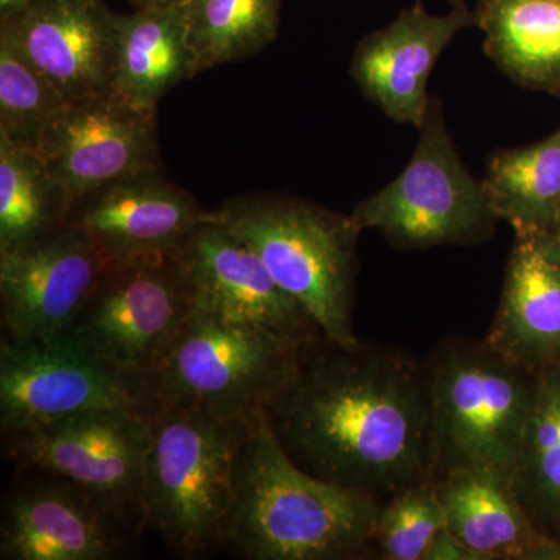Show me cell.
Returning a JSON list of instances; mask_svg holds the SVG:
<instances>
[{
  "mask_svg": "<svg viewBox=\"0 0 560 560\" xmlns=\"http://www.w3.org/2000/svg\"><path fill=\"white\" fill-rule=\"evenodd\" d=\"M261 412L279 447L319 480L382 501L431 480L425 368L399 349L323 335L302 346Z\"/></svg>",
  "mask_w": 560,
  "mask_h": 560,
  "instance_id": "6da1fadb",
  "label": "cell"
},
{
  "mask_svg": "<svg viewBox=\"0 0 560 560\" xmlns=\"http://www.w3.org/2000/svg\"><path fill=\"white\" fill-rule=\"evenodd\" d=\"M383 501L300 469L265 423L238 453L224 545L245 560H359L377 555Z\"/></svg>",
  "mask_w": 560,
  "mask_h": 560,
  "instance_id": "7a4b0ae2",
  "label": "cell"
},
{
  "mask_svg": "<svg viewBox=\"0 0 560 560\" xmlns=\"http://www.w3.org/2000/svg\"><path fill=\"white\" fill-rule=\"evenodd\" d=\"M256 422L151 407L140 530L158 534L180 559L206 558L223 547L238 453Z\"/></svg>",
  "mask_w": 560,
  "mask_h": 560,
  "instance_id": "3957f363",
  "label": "cell"
},
{
  "mask_svg": "<svg viewBox=\"0 0 560 560\" xmlns=\"http://www.w3.org/2000/svg\"><path fill=\"white\" fill-rule=\"evenodd\" d=\"M210 217L234 232L330 340L353 346L357 243L352 215L279 194L232 198Z\"/></svg>",
  "mask_w": 560,
  "mask_h": 560,
  "instance_id": "277c9868",
  "label": "cell"
},
{
  "mask_svg": "<svg viewBox=\"0 0 560 560\" xmlns=\"http://www.w3.org/2000/svg\"><path fill=\"white\" fill-rule=\"evenodd\" d=\"M430 399L431 480L485 471L512 482L536 374L488 342L453 338L423 364Z\"/></svg>",
  "mask_w": 560,
  "mask_h": 560,
  "instance_id": "5b68a950",
  "label": "cell"
},
{
  "mask_svg": "<svg viewBox=\"0 0 560 560\" xmlns=\"http://www.w3.org/2000/svg\"><path fill=\"white\" fill-rule=\"evenodd\" d=\"M300 349L249 324L194 308L143 378V390L151 407L253 423L285 382Z\"/></svg>",
  "mask_w": 560,
  "mask_h": 560,
  "instance_id": "8992f818",
  "label": "cell"
},
{
  "mask_svg": "<svg viewBox=\"0 0 560 560\" xmlns=\"http://www.w3.org/2000/svg\"><path fill=\"white\" fill-rule=\"evenodd\" d=\"M410 162L388 186L364 198L350 215L360 230L381 232L401 250L475 245L499 221L481 180L460 160L440 103L431 102Z\"/></svg>",
  "mask_w": 560,
  "mask_h": 560,
  "instance_id": "52a82bcc",
  "label": "cell"
},
{
  "mask_svg": "<svg viewBox=\"0 0 560 560\" xmlns=\"http://www.w3.org/2000/svg\"><path fill=\"white\" fill-rule=\"evenodd\" d=\"M194 308L171 250L109 265L61 335L143 385Z\"/></svg>",
  "mask_w": 560,
  "mask_h": 560,
  "instance_id": "ba28073f",
  "label": "cell"
},
{
  "mask_svg": "<svg viewBox=\"0 0 560 560\" xmlns=\"http://www.w3.org/2000/svg\"><path fill=\"white\" fill-rule=\"evenodd\" d=\"M150 410H94L3 434L11 459L57 475L140 530Z\"/></svg>",
  "mask_w": 560,
  "mask_h": 560,
  "instance_id": "9c48e42d",
  "label": "cell"
},
{
  "mask_svg": "<svg viewBox=\"0 0 560 560\" xmlns=\"http://www.w3.org/2000/svg\"><path fill=\"white\" fill-rule=\"evenodd\" d=\"M151 408L138 378L65 337L0 342V429H32L94 410Z\"/></svg>",
  "mask_w": 560,
  "mask_h": 560,
  "instance_id": "30bf717a",
  "label": "cell"
},
{
  "mask_svg": "<svg viewBox=\"0 0 560 560\" xmlns=\"http://www.w3.org/2000/svg\"><path fill=\"white\" fill-rule=\"evenodd\" d=\"M198 311L249 324L302 348L323 337L307 308L279 285L234 232L208 217L172 250Z\"/></svg>",
  "mask_w": 560,
  "mask_h": 560,
  "instance_id": "8fae6325",
  "label": "cell"
},
{
  "mask_svg": "<svg viewBox=\"0 0 560 560\" xmlns=\"http://www.w3.org/2000/svg\"><path fill=\"white\" fill-rule=\"evenodd\" d=\"M156 110L113 94L68 102L49 121L39 154L69 202L131 176L161 173Z\"/></svg>",
  "mask_w": 560,
  "mask_h": 560,
  "instance_id": "7c38bea8",
  "label": "cell"
},
{
  "mask_svg": "<svg viewBox=\"0 0 560 560\" xmlns=\"http://www.w3.org/2000/svg\"><path fill=\"white\" fill-rule=\"evenodd\" d=\"M106 268L90 238L69 223L21 248L2 250V338L50 340L61 335Z\"/></svg>",
  "mask_w": 560,
  "mask_h": 560,
  "instance_id": "4fadbf2b",
  "label": "cell"
},
{
  "mask_svg": "<svg viewBox=\"0 0 560 560\" xmlns=\"http://www.w3.org/2000/svg\"><path fill=\"white\" fill-rule=\"evenodd\" d=\"M0 38L68 102L109 94L113 88L119 14L102 0H35L0 21Z\"/></svg>",
  "mask_w": 560,
  "mask_h": 560,
  "instance_id": "5bb4252c",
  "label": "cell"
},
{
  "mask_svg": "<svg viewBox=\"0 0 560 560\" xmlns=\"http://www.w3.org/2000/svg\"><path fill=\"white\" fill-rule=\"evenodd\" d=\"M470 25H475V13L466 3H453L448 13L431 14L416 2L360 40L350 75L388 119L419 128L433 102L431 72L455 36Z\"/></svg>",
  "mask_w": 560,
  "mask_h": 560,
  "instance_id": "9a60e30c",
  "label": "cell"
},
{
  "mask_svg": "<svg viewBox=\"0 0 560 560\" xmlns=\"http://www.w3.org/2000/svg\"><path fill=\"white\" fill-rule=\"evenodd\" d=\"M38 471L3 503L2 560H113L128 529L97 501L57 475Z\"/></svg>",
  "mask_w": 560,
  "mask_h": 560,
  "instance_id": "2e32d148",
  "label": "cell"
},
{
  "mask_svg": "<svg viewBox=\"0 0 560 560\" xmlns=\"http://www.w3.org/2000/svg\"><path fill=\"white\" fill-rule=\"evenodd\" d=\"M208 213L189 191L147 173L73 202L66 223L83 232L109 267L171 253Z\"/></svg>",
  "mask_w": 560,
  "mask_h": 560,
  "instance_id": "e0dca14e",
  "label": "cell"
},
{
  "mask_svg": "<svg viewBox=\"0 0 560 560\" xmlns=\"http://www.w3.org/2000/svg\"><path fill=\"white\" fill-rule=\"evenodd\" d=\"M485 341L530 374L560 364V248L551 232L515 234Z\"/></svg>",
  "mask_w": 560,
  "mask_h": 560,
  "instance_id": "ac0fdd59",
  "label": "cell"
},
{
  "mask_svg": "<svg viewBox=\"0 0 560 560\" xmlns=\"http://www.w3.org/2000/svg\"><path fill=\"white\" fill-rule=\"evenodd\" d=\"M445 525L480 560H560V541L539 528L512 482L485 471L436 478Z\"/></svg>",
  "mask_w": 560,
  "mask_h": 560,
  "instance_id": "d6986e66",
  "label": "cell"
},
{
  "mask_svg": "<svg viewBox=\"0 0 560 560\" xmlns=\"http://www.w3.org/2000/svg\"><path fill=\"white\" fill-rule=\"evenodd\" d=\"M187 38L184 7L119 14L110 94L142 109H158L165 95L198 75Z\"/></svg>",
  "mask_w": 560,
  "mask_h": 560,
  "instance_id": "ffe728a7",
  "label": "cell"
},
{
  "mask_svg": "<svg viewBox=\"0 0 560 560\" xmlns=\"http://www.w3.org/2000/svg\"><path fill=\"white\" fill-rule=\"evenodd\" d=\"M474 13L500 70L523 88L560 94V0H492Z\"/></svg>",
  "mask_w": 560,
  "mask_h": 560,
  "instance_id": "44dd1931",
  "label": "cell"
},
{
  "mask_svg": "<svg viewBox=\"0 0 560 560\" xmlns=\"http://www.w3.org/2000/svg\"><path fill=\"white\" fill-rule=\"evenodd\" d=\"M481 184L497 219L515 234L551 232L560 215V130L530 145L497 151Z\"/></svg>",
  "mask_w": 560,
  "mask_h": 560,
  "instance_id": "7402d4cb",
  "label": "cell"
},
{
  "mask_svg": "<svg viewBox=\"0 0 560 560\" xmlns=\"http://www.w3.org/2000/svg\"><path fill=\"white\" fill-rule=\"evenodd\" d=\"M512 489L530 521L560 541V364L534 378Z\"/></svg>",
  "mask_w": 560,
  "mask_h": 560,
  "instance_id": "603a6c76",
  "label": "cell"
},
{
  "mask_svg": "<svg viewBox=\"0 0 560 560\" xmlns=\"http://www.w3.org/2000/svg\"><path fill=\"white\" fill-rule=\"evenodd\" d=\"M68 213L69 202L39 151L0 136V253L58 230Z\"/></svg>",
  "mask_w": 560,
  "mask_h": 560,
  "instance_id": "cb8c5ba5",
  "label": "cell"
},
{
  "mask_svg": "<svg viewBox=\"0 0 560 560\" xmlns=\"http://www.w3.org/2000/svg\"><path fill=\"white\" fill-rule=\"evenodd\" d=\"M183 7L200 73L253 57L278 38L280 0H187Z\"/></svg>",
  "mask_w": 560,
  "mask_h": 560,
  "instance_id": "d4e9b609",
  "label": "cell"
},
{
  "mask_svg": "<svg viewBox=\"0 0 560 560\" xmlns=\"http://www.w3.org/2000/svg\"><path fill=\"white\" fill-rule=\"evenodd\" d=\"M66 103L35 66L0 38V136L38 151L44 130Z\"/></svg>",
  "mask_w": 560,
  "mask_h": 560,
  "instance_id": "484cf974",
  "label": "cell"
},
{
  "mask_svg": "<svg viewBox=\"0 0 560 560\" xmlns=\"http://www.w3.org/2000/svg\"><path fill=\"white\" fill-rule=\"evenodd\" d=\"M445 526V511L434 480L420 481L383 501L375 550L383 559L422 560Z\"/></svg>",
  "mask_w": 560,
  "mask_h": 560,
  "instance_id": "4316f807",
  "label": "cell"
},
{
  "mask_svg": "<svg viewBox=\"0 0 560 560\" xmlns=\"http://www.w3.org/2000/svg\"><path fill=\"white\" fill-rule=\"evenodd\" d=\"M422 560H480L470 548H467L447 528V525L440 530L431 540L429 548H427L425 555Z\"/></svg>",
  "mask_w": 560,
  "mask_h": 560,
  "instance_id": "83f0119b",
  "label": "cell"
},
{
  "mask_svg": "<svg viewBox=\"0 0 560 560\" xmlns=\"http://www.w3.org/2000/svg\"><path fill=\"white\" fill-rule=\"evenodd\" d=\"M35 0H0V21L9 20L20 11L27 9Z\"/></svg>",
  "mask_w": 560,
  "mask_h": 560,
  "instance_id": "f1b7e54d",
  "label": "cell"
},
{
  "mask_svg": "<svg viewBox=\"0 0 560 560\" xmlns=\"http://www.w3.org/2000/svg\"><path fill=\"white\" fill-rule=\"evenodd\" d=\"M136 9H168V7H183L187 0H130Z\"/></svg>",
  "mask_w": 560,
  "mask_h": 560,
  "instance_id": "f546056e",
  "label": "cell"
},
{
  "mask_svg": "<svg viewBox=\"0 0 560 560\" xmlns=\"http://www.w3.org/2000/svg\"><path fill=\"white\" fill-rule=\"evenodd\" d=\"M552 237L556 238V242H558L559 248H560V215L558 221H556L555 226H552L551 230Z\"/></svg>",
  "mask_w": 560,
  "mask_h": 560,
  "instance_id": "4dcf8cb0",
  "label": "cell"
},
{
  "mask_svg": "<svg viewBox=\"0 0 560 560\" xmlns=\"http://www.w3.org/2000/svg\"><path fill=\"white\" fill-rule=\"evenodd\" d=\"M485 2H492V0H477V5L478 3H485ZM453 3H466L467 5V0H452V5Z\"/></svg>",
  "mask_w": 560,
  "mask_h": 560,
  "instance_id": "1f68e13d",
  "label": "cell"
}]
</instances>
